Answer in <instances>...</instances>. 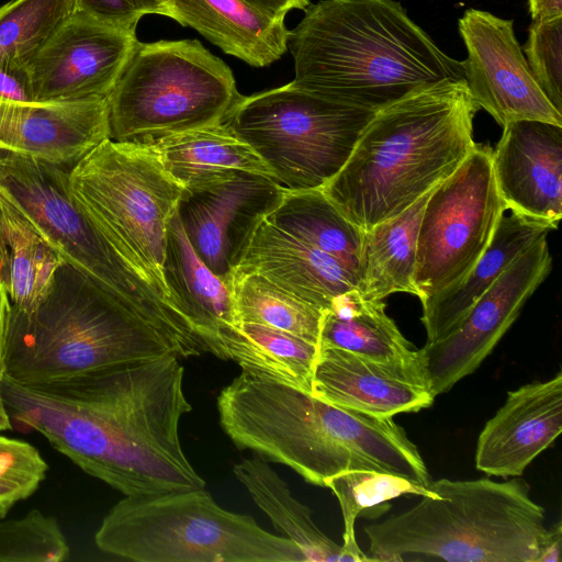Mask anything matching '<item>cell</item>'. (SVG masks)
<instances>
[{"label": "cell", "instance_id": "1", "mask_svg": "<svg viewBox=\"0 0 562 562\" xmlns=\"http://www.w3.org/2000/svg\"><path fill=\"white\" fill-rule=\"evenodd\" d=\"M180 357L116 364L21 383L3 376L12 428L36 431L87 474L125 496L206 487L183 452L179 426L192 407Z\"/></svg>", "mask_w": 562, "mask_h": 562}, {"label": "cell", "instance_id": "2", "mask_svg": "<svg viewBox=\"0 0 562 562\" xmlns=\"http://www.w3.org/2000/svg\"><path fill=\"white\" fill-rule=\"evenodd\" d=\"M292 82L323 97L378 111L419 89L464 80L394 0H322L290 30Z\"/></svg>", "mask_w": 562, "mask_h": 562}, {"label": "cell", "instance_id": "3", "mask_svg": "<svg viewBox=\"0 0 562 562\" xmlns=\"http://www.w3.org/2000/svg\"><path fill=\"white\" fill-rule=\"evenodd\" d=\"M479 109L464 80H445L378 110L322 191L350 222L370 231L462 164L477 145Z\"/></svg>", "mask_w": 562, "mask_h": 562}, {"label": "cell", "instance_id": "4", "mask_svg": "<svg viewBox=\"0 0 562 562\" xmlns=\"http://www.w3.org/2000/svg\"><path fill=\"white\" fill-rule=\"evenodd\" d=\"M205 351L203 344L150 317L117 292L64 261L32 312L11 306L4 375L21 383L70 378L167 355Z\"/></svg>", "mask_w": 562, "mask_h": 562}, {"label": "cell", "instance_id": "5", "mask_svg": "<svg viewBox=\"0 0 562 562\" xmlns=\"http://www.w3.org/2000/svg\"><path fill=\"white\" fill-rule=\"evenodd\" d=\"M428 488L436 496L364 527L371 561L536 562L548 528L525 480L440 479Z\"/></svg>", "mask_w": 562, "mask_h": 562}, {"label": "cell", "instance_id": "6", "mask_svg": "<svg viewBox=\"0 0 562 562\" xmlns=\"http://www.w3.org/2000/svg\"><path fill=\"white\" fill-rule=\"evenodd\" d=\"M94 542L136 562H306L291 539L224 509L205 488L125 496Z\"/></svg>", "mask_w": 562, "mask_h": 562}, {"label": "cell", "instance_id": "7", "mask_svg": "<svg viewBox=\"0 0 562 562\" xmlns=\"http://www.w3.org/2000/svg\"><path fill=\"white\" fill-rule=\"evenodd\" d=\"M241 97L231 68L198 40L138 41L108 99L109 138L149 145L222 123Z\"/></svg>", "mask_w": 562, "mask_h": 562}, {"label": "cell", "instance_id": "8", "mask_svg": "<svg viewBox=\"0 0 562 562\" xmlns=\"http://www.w3.org/2000/svg\"><path fill=\"white\" fill-rule=\"evenodd\" d=\"M70 187L116 251L179 311L166 285L164 263L169 224L183 189L153 147L108 138L71 168Z\"/></svg>", "mask_w": 562, "mask_h": 562}, {"label": "cell", "instance_id": "9", "mask_svg": "<svg viewBox=\"0 0 562 562\" xmlns=\"http://www.w3.org/2000/svg\"><path fill=\"white\" fill-rule=\"evenodd\" d=\"M376 111L295 86L243 95L223 121L288 190L322 189L348 160Z\"/></svg>", "mask_w": 562, "mask_h": 562}, {"label": "cell", "instance_id": "10", "mask_svg": "<svg viewBox=\"0 0 562 562\" xmlns=\"http://www.w3.org/2000/svg\"><path fill=\"white\" fill-rule=\"evenodd\" d=\"M70 170L31 156L0 154V195L63 260L98 279L156 321L195 339L189 321L165 302L116 251L75 198Z\"/></svg>", "mask_w": 562, "mask_h": 562}, {"label": "cell", "instance_id": "11", "mask_svg": "<svg viewBox=\"0 0 562 562\" xmlns=\"http://www.w3.org/2000/svg\"><path fill=\"white\" fill-rule=\"evenodd\" d=\"M505 211L493 172L492 149L476 145L426 201L414 277L419 301L467 277Z\"/></svg>", "mask_w": 562, "mask_h": 562}, {"label": "cell", "instance_id": "12", "mask_svg": "<svg viewBox=\"0 0 562 562\" xmlns=\"http://www.w3.org/2000/svg\"><path fill=\"white\" fill-rule=\"evenodd\" d=\"M551 268L543 236L512 261L454 329L417 350L423 376L435 397L481 366Z\"/></svg>", "mask_w": 562, "mask_h": 562}, {"label": "cell", "instance_id": "13", "mask_svg": "<svg viewBox=\"0 0 562 562\" xmlns=\"http://www.w3.org/2000/svg\"><path fill=\"white\" fill-rule=\"evenodd\" d=\"M138 40L74 10L26 66L33 102L109 99Z\"/></svg>", "mask_w": 562, "mask_h": 562}, {"label": "cell", "instance_id": "14", "mask_svg": "<svg viewBox=\"0 0 562 562\" xmlns=\"http://www.w3.org/2000/svg\"><path fill=\"white\" fill-rule=\"evenodd\" d=\"M468 56L461 61L469 93L502 126L542 121L562 126V113L535 81L514 33V21L468 9L458 21Z\"/></svg>", "mask_w": 562, "mask_h": 562}, {"label": "cell", "instance_id": "15", "mask_svg": "<svg viewBox=\"0 0 562 562\" xmlns=\"http://www.w3.org/2000/svg\"><path fill=\"white\" fill-rule=\"evenodd\" d=\"M285 188L263 175L237 171L194 189H183L177 214L200 259L229 285L262 218L276 209Z\"/></svg>", "mask_w": 562, "mask_h": 562}, {"label": "cell", "instance_id": "16", "mask_svg": "<svg viewBox=\"0 0 562 562\" xmlns=\"http://www.w3.org/2000/svg\"><path fill=\"white\" fill-rule=\"evenodd\" d=\"M492 166L506 210L555 229L562 216V126L516 121L503 126Z\"/></svg>", "mask_w": 562, "mask_h": 562}, {"label": "cell", "instance_id": "17", "mask_svg": "<svg viewBox=\"0 0 562 562\" xmlns=\"http://www.w3.org/2000/svg\"><path fill=\"white\" fill-rule=\"evenodd\" d=\"M108 138V99L21 102L0 98V151L71 169Z\"/></svg>", "mask_w": 562, "mask_h": 562}, {"label": "cell", "instance_id": "18", "mask_svg": "<svg viewBox=\"0 0 562 562\" xmlns=\"http://www.w3.org/2000/svg\"><path fill=\"white\" fill-rule=\"evenodd\" d=\"M562 431V371L507 393L503 406L483 427L475 467L493 476L515 477Z\"/></svg>", "mask_w": 562, "mask_h": 562}, {"label": "cell", "instance_id": "19", "mask_svg": "<svg viewBox=\"0 0 562 562\" xmlns=\"http://www.w3.org/2000/svg\"><path fill=\"white\" fill-rule=\"evenodd\" d=\"M312 394L329 404L376 417L418 412L431 406L435 400L419 370L327 346H318Z\"/></svg>", "mask_w": 562, "mask_h": 562}, {"label": "cell", "instance_id": "20", "mask_svg": "<svg viewBox=\"0 0 562 562\" xmlns=\"http://www.w3.org/2000/svg\"><path fill=\"white\" fill-rule=\"evenodd\" d=\"M236 270L257 273L323 313L337 297L359 290V278L338 260L266 218L256 227Z\"/></svg>", "mask_w": 562, "mask_h": 562}, {"label": "cell", "instance_id": "21", "mask_svg": "<svg viewBox=\"0 0 562 562\" xmlns=\"http://www.w3.org/2000/svg\"><path fill=\"white\" fill-rule=\"evenodd\" d=\"M168 18L254 67H268L288 50L284 18L245 0H171Z\"/></svg>", "mask_w": 562, "mask_h": 562}, {"label": "cell", "instance_id": "22", "mask_svg": "<svg viewBox=\"0 0 562 562\" xmlns=\"http://www.w3.org/2000/svg\"><path fill=\"white\" fill-rule=\"evenodd\" d=\"M164 277L175 306L214 353L220 328L237 325L232 288L195 254L177 211L168 228Z\"/></svg>", "mask_w": 562, "mask_h": 562}, {"label": "cell", "instance_id": "23", "mask_svg": "<svg viewBox=\"0 0 562 562\" xmlns=\"http://www.w3.org/2000/svg\"><path fill=\"white\" fill-rule=\"evenodd\" d=\"M549 232L547 226L515 213L503 215L488 246L467 277L459 284L420 300L426 342L454 329L512 261Z\"/></svg>", "mask_w": 562, "mask_h": 562}, {"label": "cell", "instance_id": "24", "mask_svg": "<svg viewBox=\"0 0 562 562\" xmlns=\"http://www.w3.org/2000/svg\"><path fill=\"white\" fill-rule=\"evenodd\" d=\"M149 145L182 189L207 186L237 171L273 178L257 153L223 122L169 135Z\"/></svg>", "mask_w": 562, "mask_h": 562}, {"label": "cell", "instance_id": "25", "mask_svg": "<svg viewBox=\"0 0 562 562\" xmlns=\"http://www.w3.org/2000/svg\"><path fill=\"white\" fill-rule=\"evenodd\" d=\"M318 345L266 325L240 322L223 326L214 355L233 360L244 372L312 394Z\"/></svg>", "mask_w": 562, "mask_h": 562}, {"label": "cell", "instance_id": "26", "mask_svg": "<svg viewBox=\"0 0 562 562\" xmlns=\"http://www.w3.org/2000/svg\"><path fill=\"white\" fill-rule=\"evenodd\" d=\"M318 346L422 372L417 350L387 316L383 300H367L359 290L337 297L323 313Z\"/></svg>", "mask_w": 562, "mask_h": 562}, {"label": "cell", "instance_id": "27", "mask_svg": "<svg viewBox=\"0 0 562 562\" xmlns=\"http://www.w3.org/2000/svg\"><path fill=\"white\" fill-rule=\"evenodd\" d=\"M63 262L31 222L0 195V283L11 306L25 313L34 311Z\"/></svg>", "mask_w": 562, "mask_h": 562}, {"label": "cell", "instance_id": "28", "mask_svg": "<svg viewBox=\"0 0 562 562\" xmlns=\"http://www.w3.org/2000/svg\"><path fill=\"white\" fill-rule=\"evenodd\" d=\"M430 191L402 213L363 232L359 291L364 299L383 300L396 292L418 295L414 281L417 235Z\"/></svg>", "mask_w": 562, "mask_h": 562}, {"label": "cell", "instance_id": "29", "mask_svg": "<svg viewBox=\"0 0 562 562\" xmlns=\"http://www.w3.org/2000/svg\"><path fill=\"white\" fill-rule=\"evenodd\" d=\"M233 472L276 529L300 547L306 562L351 561L341 544L314 522L311 509L297 501L288 484L262 458L244 459Z\"/></svg>", "mask_w": 562, "mask_h": 562}, {"label": "cell", "instance_id": "30", "mask_svg": "<svg viewBox=\"0 0 562 562\" xmlns=\"http://www.w3.org/2000/svg\"><path fill=\"white\" fill-rule=\"evenodd\" d=\"M265 218L331 256L359 278L363 231L350 222L322 189H286L280 204Z\"/></svg>", "mask_w": 562, "mask_h": 562}, {"label": "cell", "instance_id": "31", "mask_svg": "<svg viewBox=\"0 0 562 562\" xmlns=\"http://www.w3.org/2000/svg\"><path fill=\"white\" fill-rule=\"evenodd\" d=\"M231 288L237 324L266 325L318 345L323 316L319 310L252 272L236 270Z\"/></svg>", "mask_w": 562, "mask_h": 562}, {"label": "cell", "instance_id": "32", "mask_svg": "<svg viewBox=\"0 0 562 562\" xmlns=\"http://www.w3.org/2000/svg\"><path fill=\"white\" fill-rule=\"evenodd\" d=\"M324 487L337 497L344 518L342 548L352 562H368L370 558L357 543L355 522L359 515L402 495L436 496V493L416 481L378 471H346L328 477Z\"/></svg>", "mask_w": 562, "mask_h": 562}, {"label": "cell", "instance_id": "33", "mask_svg": "<svg viewBox=\"0 0 562 562\" xmlns=\"http://www.w3.org/2000/svg\"><path fill=\"white\" fill-rule=\"evenodd\" d=\"M72 0H11L0 7V64L26 67L59 24Z\"/></svg>", "mask_w": 562, "mask_h": 562}, {"label": "cell", "instance_id": "34", "mask_svg": "<svg viewBox=\"0 0 562 562\" xmlns=\"http://www.w3.org/2000/svg\"><path fill=\"white\" fill-rule=\"evenodd\" d=\"M69 552L57 520L37 509L0 521V562H61Z\"/></svg>", "mask_w": 562, "mask_h": 562}, {"label": "cell", "instance_id": "35", "mask_svg": "<svg viewBox=\"0 0 562 562\" xmlns=\"http://www.w3.org/2000/svg\"><path fill=\"white\" fill-rule=\"evenodd\" d=\"M47 469L34 446L0 435V518L38 488Z\"/></svg>", "mask_w": 562, "mask_h": 562}, {"label": "cell", "instance_id": "36", "mask_svg": "<svg viewBox=\"0 0 562 562\" xmlns=\"http://www.w3.org/2000/svg\"><path fill=\"white\" fill-rule=\"evenodd\" d=\"M521 50L540 90L562 113V16L531 22Z\"/></svg>", "mask_w": 562, "mask_h": 562}, {"label": "cell", "instance_id": "37", "mask_svg": "<svg viewBox=\"0 0 562 562\" xmlns=\"http://www.w3.org/2000/svg\"><path fill=\"white\" fill-rule=\"evenodd\" d=\"M75 10L116 29L136 31L146 14L168 16L171 0H72Z\"/></svg>", "mask_w": 562, "mask_h": 562}, {"label": "cell", "instance_id": "38", "mask_svg": "<svg viewBox=\"0 0 562 562\" xmlns=\"http://www.w3.org/2000/svg\"><path fill=\"white\" fill-rule=\"evenodd\" d=\"M0 98L21 102H33L26 67L0 64Z\"/></svg>", "mask_w": 562, "mask_h": 562}, {"label": "cell", "instance_id": "39", "mask_svg": "<svg viewBox=\"0 0 562 562\" xmlns=\"http://www.w3.org/2000/svg\"><path fill=\"white\" fill-rule=\"evenodd\" d=\"M562 547V521L558 520L547 530L536 562H560Z\"/></svg>", "mask_w": 562, "mask_h": 562}, {"label": "cell", "instance_id": "40", "mask_svg": "<svg viewBox=\"0 0 562 562\" xmlns=\"http://www.w3.org/2000/svg\"><path fill=\"white\" fill-rule=\"evenodd\" d=\"M251 5L267 12L277 18H285V15L294 10H304L308 7L310 0H245Z\"/></svg>", "mask_w": 562, "mask_h": 562}, {"label": "cell", "instance_id": "41", "mask_svg": "<svg viewBox=\"0 0 562 562\" xmlns=\"http://www.w3.org/2000/svg\"><path fill=\"white\" fill-rule=\"evenodd\" d=\"M532 22L562 16V0H528Z\"/></svg>", "mask_w": 562, "mask_h": 562}, {"label": "cell", "instance_id": "42", "mask_svg": "<svg viewBox=\"0 0 562 562\" xmlns=\"http://www.w3.org/2000/svg\"><path fill=\"white\" fill-rule=\"evenodd\" d=\"M11 304L5 290L0 283V389L4 376V355L7 344V333L9 325Z\"/></svg>", "mask_w": 562, "mask_h": 562}, {"label": "cell", "instance_id": "43", "mask_svg": "<svg viewBox=\"0 0 562 562\" xmlns=\"http://www.w3.org/2000/svg\"><path fill=\"white\" fill-rule=\"evenodd\" d=\"M12 429V424L4 406V403L0 396V430Z\"/></svg>", "mask_w": 562, "mask_h": 562}]
</instances>
